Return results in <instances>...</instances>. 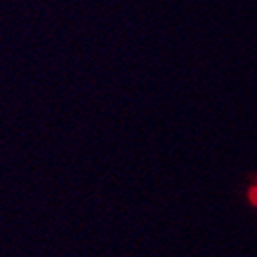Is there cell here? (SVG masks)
Returning <instances> with one entry per match:
<instances>
[{"label": "cell", "instance_id": "obj_1", "mask_svg": "<svg viewBox=\"0 0 257 257\" xmlns=\"http://www.w3.org/2000/svg\"><path fill=\"white\" fill-rule=\"evenodd\" d=\"M241 203L244 209L257 212V171L246 175L241 187Z\"/></svg>", "mask_w": 257, "mask_h": 257}]
</instances>
